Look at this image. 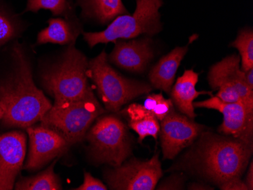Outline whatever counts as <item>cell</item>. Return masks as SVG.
Instances as JSON below:
<instances>
[{
    "mask_svg": "<svg viewBox=\"0 0 253 190\" xmlns=\"http://www.w3.org/2000/svg\"><path fill=\"white\" fill-rule=\"evenodd\" d=\"M190 190H213L214 188L204 182H191L187 186Z\"/></svg>",
    "mask_w": 253,
    "mask_h": 190,
    "instance_id": "83f0119b",
    "label": "cell"
},
{
    "mask_svg": "<svg viewBox=\"0 0 253 190\" xmlns=\"http://www.w3.org/2000/svg\"><path fill=\"white\" fill-rule=\"evenodd\" d=\"M143 106L159 121L163 120L174 109L171 99H166L162 93L149 95L145 99Z\"/></svg>",
    "mask_w": 253,
    "mask_h": 190,
    "instance_id": "cb8c5ba5",
    "label": "cell"
},
{
    "mask_svg": "<svg viewBox=\"0 0 253 190\" xmlns=\"http://www.w3.org/2000/svg\"><path fill=\"white\" fill-rule=\"evenodd\" d=\"M87 75L106 110L112 113H119L122 106L153 89L151 84L129 79L116 72L109 65L105 51L89 61Z\"/></svg>",
    "mask_w": 253,
    "mask_h": 190,
    "instance_id": "277c9868",
    "label": "cell"
},
{
    "mask_svg": "<svg viewBox=\"0 0 253 190\" xmlns=\"http://www.w3.org/2000/svg\"><path fill=\"white\" fill-rule=\"evenodd\" d=\"M188 51V46L176 47L159 60L149 72L151 86L169 94L175 79L176 72L180 62Z\"/></svg>",
    "mask_w": 253,
    "mask_h": 190,
    "instance_id": "2e32d148",
    "label": "cell"
},
{
    "mask_svg": "<svg viewBox=\"0 0 253 190\" xmlns=\"http://www.w3.org/2000/svg\"><path fill=\"white\" fill-rule=\"evenodd\" d=\"M47 28L38 34L37 43H52L59 45H74L80 34L78 28L70 20L51 18Z\"/></svg>",
    "mask_w": 253,
    "mask_h": 190,
    "instance_id": "ac0fdd59",
    "label": "cell"
},
{
    "mask_svg": "<svg viewBox=\"0 0 253 190\" xmlns=\"http://www.w3.org/2000/svg\"><path fill=\"white\" fill-rule=\"evenodd\" d=\"M232 47L237 48L240 52L241 69L244 72L253 69V32L252 30L240 31L237 39L231 42Z\"/></svg>",
    "mask_w": 253,
    "mask_h": 190,
    "instance_id": "7402d4cb",
    "label": "cell"
},
{
    "mask_svg": "<svg viewBox=\"0 0 253 190\" xmlns=\"http://www.w3.org/2000/svg\"><path fill=\"white\" fill-rule=\"evenodd\" d=\"M76 190H106L108 187L105 185L99 179L95 178L90 173L84 172V178L82 185L78 188H75Z\"/></svg>",
    "mask_w": 253,
    "mask_h": 190,
    "instance_id": "484cf974",
    "label": "cell"
},
{
    "mask_svg": "<svg viewBox=\"0 0 253 190\" xmlns=\"http://www.w3.org/2000/svg\"><path fill=\"white\" fill-rule=\"evenodd\" d=\"M160 123V140L165 159H173L184 149L194 143L206 127L197 124L175 109Z\"/></svg>",
    "mask_w": 253,
    "mask_h": 190,
    "instance_id": "30bf717a",
    "label": "cell"
},
{
    "mask_svg": "<svg viewBox=\"0 0 253 190\" xmlns=\"http://www.w3.org/2000/svg\"><path fill=\"white\" fill-rule=\"evenodd\" d=\"M128 120V126L138 134V142L142 143L146 137L157 140L160 133V121L143 105L133 103L124 111Z\"/></svg>",
    "mask_w": 253,
    "mask_h": 190,
    "instance_id": "e0dca14e",
    "label": "cell"
},
{
    "mask_svg": "<svg viewBox=\"0 0 253 190\" xmlns=\"http://www.w3.org/2000/svg\"><path fill=\"white\" fill-rule=\"evenodd\" d=\"M56 161H54L46 169L36 175L21 177L15 183L17 190H60L62 184L59 176L54 171Z\"/></svg>",
    "mask_w": 253,
    "mask_h": 190,
    "instance_id": "ffe728a7",
    "label": "cell"
},
{
    "mask_svg": "<svg viewBox=\"0 0 253 190\" xmlns=\"http://www.w3.org/2000/svg\"><path fill=\"white\" fill-rule=\"evenodd\" d=\"M85 140L93 162L118 167L131 154V140L126 124L115 114L101 115L92 124Z\"/></svg>",
    "mask_w": 253,
    "mask_h": 190,
    "instance_id": "5b68a950",
    "label": "cell"
},
{
    "mask_svg": "<svg viewBox=\"0 0 253 190\" xmlns=\"http://www.w3.org/2000/svg\"><path fill=\"white\" fill-rule=\"evenodd\" d=\"M88 66L86 56L70 45L56 62L42 71L41 82L54 98L52 106L78 101L94 93L88 83Z\"/></svg>",
    "mask_w": 253,
    "mask_h": 190,
    "instance_id": "3957f363",
    "label": "cell"
},
{
    "mask_svg": "<svg viewBox=\"0 0 253 190\" xmlns=\"http://www.w3.org/2000/svg\"><path fill=\"white\" fill-rule=\"evenodd\" d=\"M246 185L248 187L249 190H253V164L251 161L249 167L248 172H247V177H246L245 181Z\"/></svg>",
    "mask_w": 253,
    "mask_h": 190,
    "instance_id": "f1b7e54d",
    "label": "cell"
},
{
    "mask_svg": "<svg viewBox=\"0 0 253 190\" xmlns=\"http://www.w3.org/2000/svg\"><path fill=\"white\" fill-rule=\"evenodd\" d=\"M245 73V79L247 84L250 86V89L253 90V69L244 72Z\"/></svg>",
    "mask_w": 253,
    "mask_h": 190,
    "instance_id": "f546056e",
    "label": "cell"
},
{
    "mask_svg": "<svg viewBox=\"0 0 253 190\" xmlns=\"http://www.w3.org/2000/svg\"><path fill=\"white\" fill-rule=\"evenodd\" d=\"M7 69L0 75V103L5 108L2 126L25 129L41 121L52 104L34 83L31 57L15 42L9 51Z\"/></svg>",
    "mask_w": 253,
    "mask_h": 190,
    "instance_id": "6da1fadb",
    "label": "cell"
},
{
    "mask_svg": "<svg viewBox=\"0 0 253 190\" xmlns=\"http://www.w3.org/2000/svg\"><path fill=\"white\" fill-rule=\"evenodd\" d=\"M221 190H249L248 187L240 177H233L217 186Z\"/></svg>",
    "mask_w": 253,
    "mask_h": 190,
    "instance_id": "4316f807",
    "label": "cell"
},
{
    "mask_svg": "<svg viewBox=\"0 0 253 190\" xmlns=\"http://www.w3.org/2000/svg\"><path fill=\"white\" fill-rule=\"evenodd\" d=\"M106 112L93 93L78 101L52 106L41 122L60 134L71 147L84 139L89 127Z\"/></svg>",
    "mask_w": 253,
    "mask_h": 190,
    "instance_id": "8992f818",
    "label": "cell"
},
{
    "mask_svg": "<svg viewBox=\"0 0 253 190\" xmlns=\"http://www.w3.org/2000/svg\"><path fill=\"white\" fill-rule=\"evenodd\" d=\"M26 131L29 137V152L23 166L26 171H39L70 148L60 134L42 124L31 126Z\"/></svg>",
    "mask_w": 253,
    "mask_h": 190,
    "instance_id": "8fae6325",
    "label": "cell"
},
{
    "mask_svg": "<svg viewBox=\"0 0 253 190\" xmlns=\"http://www.w3.org/2000/svg\"><path fill=\"white\" fill-rule=\"evenodd\" d=\"M84 12L94 17L102 23H107L126 13L122 0H80Z\"/></svg>",
    "mask_w": 253,
    "mask_h": 190,
    "instance_id": "d6986e66",
    "label": "cell"
},
{
    "mask_svg": "<svg viewBox=\"0 0 253 190\" xmlns=\"http://www.w3.org/2000/svg\"><path fill=\"white\" fill-rule=\"evenodd\" d=\"M198 80V74L193 70H186L181 76L177 78L170 93L173 104L181 114L191 119L197 117L193 106L195 99L200 95H212L211 92L197 91L196 85Z\"/></svg>",
    "mask_w": 253,
    "mask_h": 190,
    "instance_id": "9a60e30c",
    "label": "cell"
},
{
    "mask_svg": "<svg viewBox=\"0 0 253 190\" xmlns=\"http://www.w3.org/2000/svg\"><path fill=\"white\" fill-rule=\"evenodd\" d=\"M4 114H5V108H4L3 105L0 103V122L2 121Z\"/></svg>",
    "mask_w": 253,
    "mask_h": 190,
    "instance_id": "4dcf8cb0",
    "label": "cell"
},
{
    "mask_svg": "<svg viewBox=\"0 0 253 190\" xmlns=\"http://www.w3.org/2000/svg\"><path fill=\"white\" fill-rule=\"evenodd\" d=\"M195 108L218 111L223 114V122L218 131L253 145V106L244 102L227 103L212 96L203 101L193 103Z\"/></svg>",
    "mask_w": 253,
    "mask_h": 190,
    "instance_id": "9c48e42d",
    "label": "cell"
},
{
    "mask_svg": "<svg viewBox=\"0 0 253 190\" xmlns=\"http://www.w3.org/2000/svg\"><path fill=\"white\" fill-rule=\"evenodd\" d=\"M41 9L49 10L54 15L66 18L72 15V7L67 0H28L25 12H38Z\"/></svg>",
    "mask_w": 253,
    "mask_h": 190,
    "instance_id": "603a6c76",
    "label": "cell"
},
{
    "mask_svg": "<svg viewBox=\"0 0 253 190\" xmlns=\"http://www.w3.org/2000/svg\"><path fill=\"white\" fill-rule=\"evenodd\" d=\"M240 57L237 54L228 55L213 65L208 75L209 83L214 90H235L243 101L253 106V90L245 79V73L240 66Z\"/></svg>",
    "mask_w": 253,
    "mask_h": 190,
    "instance_id": "4fadbf2b",
    "label": "cell"
},
{
    "mask_svg": "<svg viewBox=\"0 0 253 190\" xmlns=\"http://www.w3.org/2000/svg\"><path fill=\"white\" fill-rule=\"evenodd\" d=\"M163 170L156 153L148 161L132 158L118 167L105 171L104 178L110 190H153L156 188Z\"/></svg>",
    "mask_w": 253,
    "mask_h": 190,
    "instance_id": "ba28073f",
    "label": "cell"
},
{
    "mask_svg": "<svg viewBox=\"0 0 253 190\" xmlns=\"http://www.w3.org/2000/svg\"><path fill=\"white\" fill-rule=\"evenodd\" d=\"M27 140V134L22 130H11L0 135V190L15 187L24 166Z\"/></svg>",
    "mask_w": 253,
    "mask_h": 190,
    "instance_id": "7c38bea8",
    "label": "cell"
},
{
    "mask_svg": "<svg viewBox=\"0 0 253 190\" xmlns=\"http://www.w3.org/2000/svg\"><path fill=\"white\" fill-rule=\"evenodd\" d=\"M253 145L224 134L202 132L198 141L184 157V166L218 186L240 177L249 165Z\"/></svg>",
    "mask_w": 253,
    "mask_h": 190,
    "instance_id": "7a4b0ae2",
    "label": "cell"
},
{
    "mask_svg": "<svg viewBox=\"0 0 253 190\" xmlns=\"http://www.w3.org/2000/svg\"><path fill=\"white\" fill-rule=\"evenodd\" d=\"M25 29L18 15L0 0V48L19 38Z\"/></svg>",
    "mask_w": 253,
    "mask_h": 190,
    "instance_id": "44dd1931",
    "label": "cell"
},
{
    "mask_svg": "<svg viewBox=\"0 0 253 190\" xmlns=\"http://www.w3.org/2000/svg\"><path fill=\"white\" fill-rule=\"evenodd\" d=\"M185 184V177L180 174H174L165 179L157 187V190H183Z\"/></svg>",
    "mask_w": 253,
    "mask_h": 190,
    "instance_id": "d4e9b609",
    "label": "cell"
},
{
    "mask_svg": "<svg viewBox=\"0 0 253 190\" xmlns=\"http://www.w3.org/2000/svg\"><path fill=\"white\" fill-rule=\"evenodd\" d=\"M162 5V0H136L133 15H120L105 31L84 33V38L92 48L97 44L131 39L143 34H157L162 29L159 12Z\"/></svg>",
    "mask_w": 253,
    "mask_h": 190,
    "instance_id": "52a82bcc",
    "label": "cell"
},
{
    "mask_svg": "<svg viewBox=\"0 0 253 190\" xmlns=\"http://www.w3.org/2000/svg\"><path fill=\"white\" fill-rule=\"evenodd\" d=\"M153 58L151 39L143 38L130 41H116V46L108 56V60L124 70L142 73Z\"/></svg>",
    "mask_w": 253,
    "mask_h": 190,
    "instance_id": "5bb4252c",
    "label": "cell"
}]
</instances>
